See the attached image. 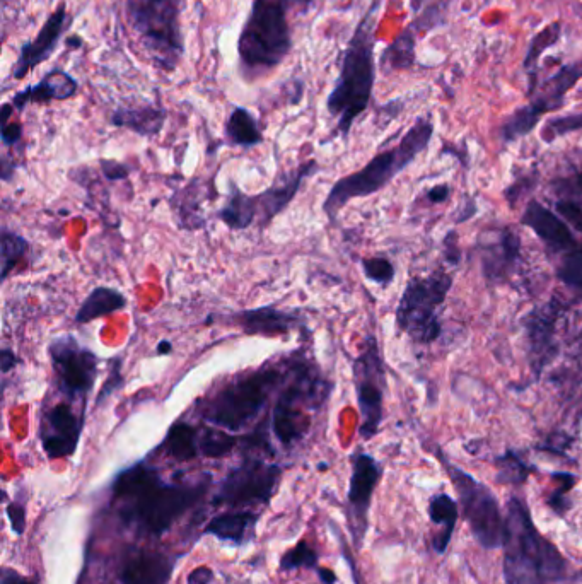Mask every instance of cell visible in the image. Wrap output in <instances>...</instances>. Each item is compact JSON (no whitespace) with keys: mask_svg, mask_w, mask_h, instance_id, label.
Segmentation results:
<instances>
[{"mask_svg":"<svg viewBox=\"0 0 582 584\" xmlns=\"http://www.w3.org/2000/svg\"><path fill=\"white\" fill-rule=\"evenodd\" d=\"M178 564L176 555L156 550L130 549L118 567L122 584H169Z\"/></svg>","mask_w":582,"mask_h":584,"instance_id":"22","label":"cell"},{"mask_svg":"<svg viewBox=\"0 0 582 584\" xmlns=\"http://www.w3.org/2000/svg\"><path fill=\"white\" fill-rule=\"evenodd\" d=\"M502 549L506 584H557L569 578V561L536 530L521 497L507 499Z\"/></svg>","mask_w":582,"mask_h":584,"instance_id":"3","label":"cell"},{"mask_svg":"<svg viewBox=\"0 0 582 584\" xmlns=\"http://www.w3.org/2000/svg\"><path fill=\"white\" fill-rule=\"evenodd\" d=\"M6 513L7 518L11 521L12 532L21 537L24 530H26V508H24V504L11 503L7 506Z\"/></svg>","mask_w":582,"mask_h":584,"instance_id":"49","label":"cell"},{"mask_svg":"<svg viewBox=\"0 0 582 584\" xmlns=\"http://www.w3.org/2000/svg\"><path fill=\"white\" fill-rule=\"evenodd\" d=\"M77 91H79V82L76 77L70 76L69 72H65L60 67H55L41 77L36 84L19 89L9 103L14 106V110L21 113L30 105H47L52 101L70 100L76 96Z\"/></svg>","mask_w":582,"mask_h":584,"instance_id":"23","label":"cell"},{"mask_svg":"<svg viewBox=\"0 0 582 584\" xmlns=\"http://www.w3.org/2000/svg\"><path fill=\"white\" fill-rule=\"evenodd\" d=\"M241 439L233 433L219 427H204L200 429V455L205 458H222L229 455L238 446Z\"/></svg>","mask_w":582,"mask_h":584,"instance_id":"38","label":"cell"},{"mask_svg":"<svg viewBox=\"0 0 582 584\" xmlns=\"http://www.w3.org/2000/svg\"><path fill=\"white\" fill-rule=\"evenodd\" d=\"M415 43L417 40H415L414 28L410 26L385 48V52L379 59V67L385 72L407 71L410 67H414Z\"/></svg>","mask_w":582,"mask_h":584,"instance_id":"33","label":"cell"},{"mask_svg":"<svg viewBox=\"0 0 582 584\" xmlns=\"http://www.w3.org/2000/svg\"><path fill=\"white\" fill-rule=\"evenodd\" d=\"M318 578L323 584H335L338 581L337 574L333 573L332 569H323V567H318Z\"/></svg>","mask_w":582,"mask_h":584,"instance_id":"57","label":"cell"},{"mask_svg":"<svg viewBox=\"0 0 582 584\" xmlns=\"http://www.w3.org/2000/svg\"><path fill=\"white\" fill-rule=\"evenodd\" d=\"M432 135H434L432 118H419L395 147L379 152L356 173L338 178L330 192L326 193L321 205L328 221H337L338 214L352 200L364 199L388 187L396 176L407 170L408 166L429 147Z\"/></svg>","mask_w":582,"mask_h":584,"instance_id":"6","label":"cell"},{"mask_svg":"<svg viewBox=\"0 0 582 584\" xmlns=\"http://www.w3.org/2000/svg\"><path fill=\"white\" fill-rule=\"evenodd\" d=\"M217 322L226 323L239 328L245 335H260V337H280L289 335L294 330L309 335L306 318L299 310H280L274 304L239 310L229 315H217Z\"/></svg>","mask_w":582,"mask_h":584,"instance_id":"17","label":"cell"},{"mask_svg":"<svg viewBox=\"0 0 582 584\" xmlns=\"http://www.w3.org/2000/svg\"><path fill=\"white\" fill-rule=\"evenodd\" d=\"M282 2L286 4L287 9H291V7H296V9H299V11L304 12V14H306V12H308L309 9H313V7H315L316 4L320 2V0H282Z\"/></svg>","mask_w":582,"mask_h":584,"instance_id":"56","label":"cell"},{"mask_svg":"<svg viewBox=\"0 0 582 584\" xmlns=\"http://www.w3.org/2000/svg\"><path fill=\"white\" fill-rule=\"evenodd\" d=\"M478 214V205L477 200L475 197H470V195H466L465 200H463V205L460 207V211H458V217H456V224H463V222L470 221L472 217L477 216Z\"/></svg>","mask_w":582,"mask_h":584,"instance_id":"51","label":"cell"},{"mask_svg":"<svg viewBox=\"0 0 582 584\" xmlns=\"http://www.w3.org/2000/svg\"><path fill=\"white\" fill-rule=\"evenodd\" d=\"M410 6L415 16L414 23L410 24L414 30L429 31L444 23V0H410Z\"/></svg>","mask_w":582,"mask_h":584,"instance_id":"39","label":"cell"},{"mask_svg":"<svg viewBox=\"0 0 582 584\" xmlns=\"http://www.w3.org/2000/svg\"><path fill=\"white\" fill-rule=\"evenodd\" d=\"M19 363H21V359L14 354V351H11L9 347H2V351H0V371L4 376L16 368Z\"/></svg>","mask_w":582,"mask_h":584,"instance_id":"54","label":"cell"},{"mask_svg":"<svg viewBox=\"0 0 582 584\" xmlns=\"http://www.w3.org/2000/svg\"><path fill=\"white\" fill-rule=\"evenodd\" d=\"M482 272L489 284H504L521 260V238L511 228H497L480 238Z\"/></svg>","mask_w":582,"mask_h":584,"instance_id":"19","label":"cell"},{"mask_svg":"<svg viewBox=\"0 0 582 584\" xmlns=\"http://www.w3.org/2000/svg\"><path fill=\"white\" fill-rule=\"evenodd\" d=\"M64 43L65 47L74 52V50H79V48L82 47V43H84V41H82V38L79 35H69L67 38H65Z\"/></svg>","mask_w":582,"mask_h":584,"instance_id":"58","label":"cell"},{"mask_svg":"<svg viewBox=\"0 0 582 584\" xmlns=\"http://www.w3.org/2000/svg\"><path fill=\"white\" fill-rule=\"evenodd\" d=\"M542 118V115H538L530 105L519 106L518 110L513 111L501 125L499 137L502 144L507 146L530 135L538 127V123L542 122Z\"/></svg>","mask_w":582,"mask_h":584,"instance_id":"36","label":"cell"},{"mask_svg":"<svg viewBox=\"0 0 582 584\" xmlns=\"http://www.w3.org/2000/svg\"><path fill=\"white\" fill-rule=\"evenodd\" d=\"M582 79V59L565 64L553 76L538 84L535 93L531 94L528 105L545 117L550 111L560 110L565 103V96L577 82Z\"/></svg>","mask_w":582,"mask_h":584,"instance_id":"24","label":"cell"},{"mask_svg":"<svg viewBox=\"0 0 582 584\" xmlns=\"http://www.w3.org/2000/svg\"><path fill=\"white\" fill-rule=\"evenodd\" d=\"M287 376L284 361L270 359L260 368L234 374L231 380L195 403V412L210 426L241 433L257 421L272 398L277 397Z\"/></svg>","mask_w":582,"mask_h":584,"instance_id":"5","label":"cell"},{"mask_svg":"<svg viewBox=\"0 0 582 584\" xmlns=\"http://www.w3.org/2000/svg\"><path fill=\"white\" fill-rule=\"evenodd\" d=\"M449 195H451V187L448 183H439L427 192V200L434 205L444 204L449 199Z\"/></svg>","mask_w":582,"mask_h":584,"instance_id":"52","label":"cell"},{"mask_svg":"<svg viewBox=\"0 0 582 584\" xmlns=\"http://www.w3.org/2000/svg\"><path fill=\"white\" fill-rule=\"evenodd\" d=\"M175 200L178 205H173V209L178 214L180 228L188 229V231L204 228L205 217L202 214V205H200L202 199H200L197 183H190L187 188L176 192Z\"/></svg>","mask_w":582,"mask_h":584,"instance_id":"35","label":"cell"},{"mask_svg":"<svg viewBox=\"0 0 582 584\" xmlns=\"http://www.w3.org/2000/svg\"><path fill=\"white\" fill-rule=\"evenodd\" d=\"M521 224L524 228L531 229L547 246L548 252L564 255L579 246V241L572 233L571 226L557 214L548 209L538 200H530L523 214H521Z\"/></svg>","mask_w":582,"mask_h":584,"instance_id":"21","label":"cell"},{"mask_svg":"<svg viewBox=\"0 0 582 584\" xmlns=\"http://www.w3.org/2000/svg\"><path fill=\"white\" fill-rule=\"evenodd\" d=\"M318 552H316L308 542H297L291 550H287L286 554L282 555L280 559V571L284 573H291L296 569H308V571H318Z\"/></svg>","mask_w":582,"mask_h":584,"instance_id":"40","label":"cell"},{"mask_svg":"<svg viewBox=\"0 0 582 584\" xmlns=\"http://www.w3.org/2000/svg\"><path fill=\"white\" fill-rule=\"evenodd\" d=\"M350 467L352 472L347 492V521L352 540L357 549H361L369 526L367 516L373 503L374 491L383 477V467L373 455H369L362 448H357L350 455Z\"/></svg>","mask_w":582,"mask_h":584,"instance_id":"15","label":"cell"},{"mask_svg":"<svg viewBox=\"0 0 582 584\" xmlns=\"http://www.w3.org/2000/svg\"><path fill=\"white\" fill-rule=\"evenodd\" d=\"M444 246V260L451 263V265H460L461 250L460 241H458V234L456 231H449L443 241Z\"/></svg>","mask_w":582,"mask_h":584,"instance_id":"50","label":"cell"},{"mask_svg":"<svg viewBox=\"0 0 582 584\" xmlns=\"http://www.w3.org/2000/svg\"><path fill=\"white\" fill-rule=\"evenodd\" d=\"M460 516V506L448 494H436L429 503V518L432 525L441 526V532L432 537V549L437 555L446 554L451 538H453L454 528Z\"/></svg>","mask_w":582,"mask_h":584,"instance_id":"29","label":"cell"},{"mask_svg":"<svg viewBox=\"0 0 582 584\" xmlns=\"http://www.w3.org/2000/svg\"><path fill=\"white\" fill-rule=\"evenodd\" d=\"M210 487V475L195 484L168 482L159 468L137 462L111 482V503L123 525L146 537L159 538L188 513Z\"/></svg>","mask_w":582,"mask_h":584,"instance_id":"1","label":"cell"},{"mask_svg":"<svg viewBox=\"0 0 582 584\" xmlns=\"http://www.w3.org/2000/svg\"><path fill=\"white\" fill-rule=\"evenodd\" d=\"M214 571L210 567H197L195 571L188 574L187 584H210L214 583Z\"/></svg>","mask_w":582,"mask_h":584,"instance_id":"53","label":"cell"},{"mask_svg":"<svg viewBox=\"0 0 582 584\" xmlns=\"http://www.w3.org/2000/svg\"><path fill=\"white\" fill-rule=\"evenodd\" d=\"M99 166H101V173H103L108 182L127 180L130 173H132L130 166L120 163L117 159H99Z\"/></svg>","mask_w":582,"mask_h":584,"instance_id":"48","label":"cell"},{"mask_svg":"<svg viewBox=\"0 0 582 584\" xmlns=\"http://www.w3.org/2000/svg\"><path fill=\"white\" fill-rule=\"evenodd\" d=\"M284 468L267 462L262 456L246 455L221 480L212 506L245 508L253 504H268L279 489Z\"/></svg>","mask_w":582,"mask_h":584,"instance_id":"13","label":"cell"},{"mask_svg":"<svg viewBox=\"0 0 582 584\" xmlns=\"http://www.w3.org/2000/svg\"><path fill=\"white\" fill-rule=\"evenodd\" d=\"M294 48L289 9L282 0H253L238 38L239 71L245 79L274 71Z\"/></svg>","mask_w":582,"mask_h":584,"instance_id":"7","label":"cell"},{"mask_svg":"<svg viewBox=\"0 0 582 584\" xmlns=\"http://www.w3.org/2000/svg\"><path fill=\"white\" fill-rule=\"evenodd\" d=\"M333 383L306 352L287 356V376L268 414L270 431L284 450H292L309 431L313 414H320L332 397Z\"/></svg>","mask_w":582,"mask_h":584,"instance_id":"4","label":"cell"},{"mask_svg":"<svg viewBox=\"0 0 582 584\" xmlns=\"http://www.w3.org/2000/svg\"><path fill=\"white\" fill-rule=\"evenodd\" d=\"M352 380L357 407L361 415L359 436L364 441L378 436L385 419V397L388 388L385 356L374 333H367L362 349L352 361Z\"/></svg>","mask_w":582,"mask_h":584,"instance_id":"12","label":"cell"},{"mask_svg":"<svg viewBox=\"0 0 582 584\" xmlns=\"http://www.w3.org/2000/svg\"><path fill=\"white\" fill-rule=\"evenodd\" d=\"M161 448L178 463L192 462L200 455V429L185 421L175 422L164 436Z\"/></svg>","mask_w":582,"mask_h":584,"instance_id":"31","label":"cell"},{"mask_svg":"<svg viewBox=\"0 0 582 584\" xmlns=\"http://www.w3.org/2000/svg\"><path fill=\"white\" fill-rule=\"evenodd\" d=\"M0 584H36L35 581L31 579L24 578L18 571L14 569H9V567H4L2 569V576H0Z\"/></svg>","mask_w":582,"mask_h":584,"instance_id":"55","label":"cell"},{"mask_svg":"<svg viewBox=\"0 0 582 584\" xmlns=\"http://www.w3.org/2000/svg\"><path fill=\"white\" fill-rule=\"evenodd\" d=\"M436 456L446 470L454 491L458 492V506L477 544L487 550L502 547L504 516L494 492L473 475L466 474L463 468L449 462L443 451L437 450Z\"/></svg>","mask_w":582,"mask_h":584,"instance_id":"10","label":"cell"},{"mask_svg":"<svg viewBox=\"0 0 582 584\" xmlns=\"http://www.w3.org/2000/svg\"><path fill=\"white\" fill-rule=\"evenodd\" d=\"M560 311H562V304L552 298L548 303L538 306L524 316L528 361L536 376H542L543 369L552 363L553 357L557 354L555 325L559 320Z\"/></svg>","mask_w":582,"mask_h":584,"instance_id":"18","label":"cell"},{"mask_svg":"<svg viewBox=\"0 0 582 584\" xmlns=\"http://www.w3.org/2000/svg\"><path fill=\"white\" fill-rule=\"evenodd\" d=\"M171 352H173V345H171V342H169V340H161L158 344V349H156V354H158V356H168Z\"/></svg>","mask_w":582,"mask_h":584,"instance_id":"59","label":"cell"},{"mask_svg":"<svg viewBox=\"0 0 582 584\" xmlns=\"http://www.w3.org/2000/svg\"><path fill=\"white\" fill-rule=\"evenodd\" d=\"M224 135L229 146L253 149L263 142L262 129L258 120L245 106H233L227 115Z\"/></svg>","mask_w":582,"mask_h":584,"instance_id":"30","label":"cell"},{"mask_svg":"<svg viewBox=\"0 0 582 584\" xmlns=\"http://www.w3.org/2000/svg\"><path fill=\"white\" fill-rule=\"evenodd\" d=\"M555 212L564 219L571 228L582 234V207L572 200H559L555 204Z\"/></svg>","mask_w":582,"mask_h":584,"instance_id":"47","label":"cell"},{"mask_svg":"<svg viewBox=\"0 0 582 584\" xmlns=\"http://www.w3.org/2000/svg\"><path fill=\"white\" fill-rule=\"evenodd\" d=\"M70 24H72V16H69L67 6L59 4L41 26V30L36 33L35 38L26 41L23 47L19 48L18 60L12 65L9 81H23L24 77H28V74L35 71L36 67L52 59L60 41L70 30Z\"/></svg>","mask_w":582,"mask_h":584,"instance_id":"16","label":"cell"},{"mask_svg":"<svg viewBox=\"0 0 582 584\" xmlns=\"http://www.w3.org/2000/svg\"><path fill=\"white\" fill-rule=\"evenodd\" d=\"M86 412L88 409L65 400L45 402L41 409L38 436L41 448L50 460L76 455L86 426Z\"/></svg>","mask_w":582,"mask_h":584,"instance_id":"14","label":"cell"},{"mask_svg":"<svg viewBox=\"0 0 582 584\" xmlns=\"http://www.w3.org/2000/svg\"><path fill=\"white\" fill-rule=\"evenodd\" d=\"M383 0H373L357 23L342 53L340 71L326 98V110L337 120L335 135L347 139L357 118L369 108L376 82V23Z\"/></svg>","mask_w":582,"mask_h":584,"instance_id":"2","label":"cell"},{"mask_svg":"<svg viewBox=\"0 0 582 584\" xmlns=\"http://www.w3.org/2000/svg\"><path fill=\"white\" fill-rule=\"evenodd\" d=\"M30 252V241L14 229L2 226L0 231V281L6 282L12 270Z\"/></svg>","mask_w":582,"mask_h":584,"instance_id":"34","label":"cell"},{"mask_svg":"<svg viewBox=\"0 0 582 584\" xmlns=\"http://www.w3.org/2000/svg\"><path fill=\"white\" fill-rule=\"evenodd\" d=\"M258 521L260 514L253 511H229L214 516L205 526L204 533L219 538L221 542L243 547L257 537Z\"/></svg>","mask_w":582,"mask_h":584,"instance_id":"26","label":"cell"},{"mask_svg":"<svg viewBox=\"0 0 582 584\" xmlns=\"http://www.w3.org/2000/svg\"><path fill=\"white\" fill-rule=\"evenodd\" d=\"M48 359L53 371V390L60 400L88 409L99 376L98 354L72 333L50 340Z\"/></svg>","mask_w":582,"mask_h":584,"instance_id":"11","label":"cell"},{"mask_svg":"<svg viewBox=\"0 0 582 584\" xmlns=\"http://www.w3.org/2000/svg\"><path fill=\"white\" fill-rule=\"evenodd\" d=\"M168 118V111L161 106L151 103L135 106H118L111 111L110 123L117 129L129 130L144 139L158 137L164 129V123Z\"/></svg>","mask_w":582,"mask_h":584,"instance_id":"25","label":"cell"},{"mask_svg":"<svg viewBox=\"0 0 582 584\" xmlns=\"http://www.w3.org/2000/svg\"><path fill=\"white\" fill-rule=\"evenodd\" d=\"M582 130V111L579 113H569V115H562V117H553L547 122L543 123L542 139L547 144H552L560 137L574 134Z\"/></svg>","mask_w":582,"mask_h":584,"instance_id":"42","label":"cell"},{"mask_svg":"<svg viewBox=\"0 0 582 584\" xmlns=\"http://www.w3.org/2000/svg\"><path fill=\"white\" fill-rule=\"evenodd\" d=\"M127 304H129V299L118 289L108 286L94 287L77 308L74 320L79 325H88L98 318L125 310Z\"/></svg>","mask_w":582,"mask_h":584,"instance_id":"27","label":"cell"},{"mask_svg":"<svg viewBox=\"0 0 582 584\" xmlns=\"http://www.w3.org/2000/svg\"><path fill=\"white\" fill-rule=\"evenodd\" d=\"M557 279L572 291L582 292V245L564 253L557 267Z\"/></svg>","mask_w":582,"mask_h":584,"instance_id":"41","label":"cell"},{"mask_svg":"<svg viewBox=\"0 0 582 584\" xmlns=\"http://www.w3.org/2000/svg\"><path fill=\"white\" fill-rule=\"evenodd\" d=\"M361 269L362 274H364L367 281L374 282V284H378V286L388 287L391 282L395 281V265H393L388 258H362Z\"/></svg>","mask_w":582,"mask_h":584,"instance_id":"44","label":"cell"},{"mask_svg":"<svg viewBox=\"0 0 582 584\" xmlns=\"http://www.w3.org/2000/svg\"><path fill=\"white\" fill-rule=\"evenodd\" d=\"M552 479L559 485L548 497V506L559 516H564L571 509L569 494L576 487L577 477L576 475L567 474V472H555V474H552Z\"/></svg>","mask_w":582,"mask_h":584,"instance_id":"43","label":"cell"},{"mask_svg":"<svg viewBox=\"0 0 582 584\" xmlns=\"http://www.w3.org/2000/svg\"><path fill=\"white\" fill-rule=\"evenodd\" d=\"M560 38H562V24L560 23L547 24L543 30L538 31L531 38L523 60V69L526 72V77H528V91H526L528 96L535 93L538 84H540V81H538V71H540L538 64H540L543 53L547 52L548 48L555 47Z\"/></svg>","mask_w":582,"mask_h":584,"instance_id":"32","label":"cell"},{"mask_svg":"<svg viewBox=\"0 0 582 584\" xmlns=\"http://www.w3.org/2000/svg\"><path fill=\"white\" fill-rule=\"evenodd\" d=\"M453 282V275L444 269H436L427 277H412L396 306L398 332L419 345H431L441 339L443 323L437 310L446 303Z\"/></svg>","mask_w":582,"mask_h":584,"instance_id":"9","label":"cell"},{"mask_svg":"<svg viewBox=\"0 0 582 584\" xmlns=\"http://www.w3.org/2000/svg\"><path fill=\"white\" fill-rule=\"evenodd\" d=\"M12 115H14V106L11 103H4L2 115H0V137H2V146L6 149L18 146L23 139V125L11 120Z\"/></svg>","mask_w":582,"mask_h":584,"instance_id":"46","label":"cell"},{"mask_svg":"<svg viewBox=\"0 0 582 584\" xmlns=\"http://www.w3.org/2000/svg\"><path fill=\"white\" fill-rule=\"evenodd\" d=\"M108 376H106L105 383L101 386L98 395H96V409H99L103 403H106L108 398L113 397L118 390H122L123 385H125V380H123V363L120 357H115L111 359L110 364H108Z\"/></svg>","mask_w":582,"mask_h":584,"instance_id":"45","label":"cell"},{"mask_svg":"<svg viewBox=\"0 0 582 584\" xmlns=\"http://www.w3.org/2000/svg\"><path fill=\"white\" fill-rule=\"evenodd\" d=\"M318 171H320L318 161L308 159L286 175L280 176L279 180L274 185H270L265 192L255 195L262 228H267L275 217L286 211L292 200L296 199L297 192L301 190L303 183L311 176L316 175Z\"/></svg>","mask_w":582,"mask_h":584,"instance_id":"20","label":"cell"},{"mask_svg":"<svg viewBox=\"0 0 582 584\" xmlns=\"http://www.w3.org/2000/svg\"><path fill=\"white\" fill-rule=\"evenodd\" d=\"M497 465V482L502 485H523L535 472V465L526 462L518 451L507 450L504 455L495 458Z\"/></svg>","mask_w":582,"mask_h":584,"instance_id":"37","label":"cell"},{"mask_svg":"<svg viewBox=\"0 0 582 584\" xmlns=\"http://www.w3.org/2000/svg\"><path fill=\"white\" fill-rule=\"evenodd\" d=\"M217 217L233 231L248 229L258 219L257 197L241 192V188L231 182L226 202L217 212Z\"/></svg>","mask_w":582,"mask_h":584,"instance_id":"28","label":"cell"},{"mask_svg":"<svg viewBox=\"0 0 582 584\" xmlns=\"http://www.w3.org/2000/svg\"><path fill=\"white\" fill-rule=\"evenodd\" d=\"M185 0H123V14L130 30L152 64L173 74L185 55L181 11Z\"/></svg>","mask_w":582,"mask_h":584,"instance_id":"8","label":"cell"}]
</instances>
